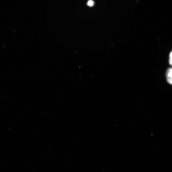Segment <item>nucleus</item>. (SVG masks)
Listing matches in <instances>:
<instances>
[{
  "label": "nucleus",
  "instance_id": "f257e3e1",
  "mask_svg": "<svg viewBox=\"0 0 172 172\" xmlns=\"http://www.w3.org/2000/svg\"><path fill=\"white\" fill-rule=\"evenodd\" d=\"M166 77L168 82L172 85V68H169L166 73Z\"/></svg>",
  "mask_w": 172,
  "mask_h": 172
},
{
  "label": "nucleus",
  "instance_id": "f03ea898",
  "mask_svg": "<svg viewBox=\"0 0 172 172\" xmlns=\"http://www.w3.org/2000/svg\"><path fill=\"white\" fill-rule=\"evenodd\" d=\"M94 2L92 1V0H90V1H89L87 3L88 5L90 7L93 6L94 5Z\"/></svg>",
  "mask_w": 172,
  "mask_h": 172
},
{
  "label": "nucleus",
  "instance_id": "7ed1b4c3",
  "mask_svg": "<svg viewBox=\"0 0 172 172\" xmlns=\"http://www.w3.org/2000/svg\"><path fill=\"white\" fill-rule=\"evenodd\" d=\"M169 62L170 64L172 66V59H169Z\"/></svg>",
  "mask_w": 172,
  "mask_h": 172
},
{
  "label": "nucleus",
  "instance_id": "20e7f679",
  "mask_svg": "<svg viewBox=\"0 0 172 172\" xmlns=\"http://www.w3.org/2000/svg\"><path fill=\"white\" fill-rule=\"evenodd\" d=\"M169 59H172V51L170 53V54Z\"/></svg>",
  "mask_w": 172,
  "mask_h": 172
}]
</instances>
